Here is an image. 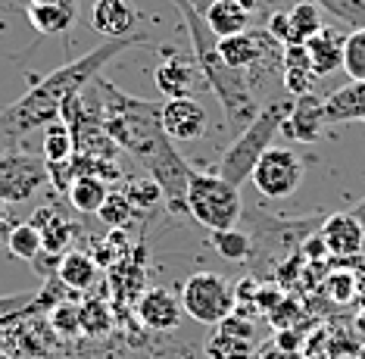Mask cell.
<instances>
[{"label":"cell","mask_w":365,"mask_h":359,"mask_svg":"<svg viewBox=\"0 0 365 359\" xmlns=\"http://www.w3.org/2000/svg\"><path fill=\"white\" fill-rule=\"evenodd\" d=\"M47 135H44V160L47 166L53 163H69L72 153H76V144H72V131L66 128L63 119H53L51 125H44Z\"/></svg>","instance_id":"4316f807"},{"label":"cell","mask_w":365,"mask_h":359,"mask_svg":"<svg viewBox=\"0 0 365 359\" xmlns=\"http://www.w3.org/2000/svg\"><path fill=\"white\" fill-rule=\"evenodd\" d=\"M147 35H128V38H110L103 44H97L94 50L81 54L78 60L60 66L51 75H44L41 81H35L19 100H13L6 110H0V141L16 144L22 135L35 128H44L53 119H60V103L66 94L72 91H85L91 81L101 75V69L113 56L125 54L128 47L144 44Z\"/></svg>","instance_id":"6da1fadb"},{"label":"cell","mask_w":365,"mask_h":359,"mask_svg":"<svg viewBox=\"0 0 365 359\" xmlns=\"http://www.w3.org/2000/svg\"><path fill=\"white\" fill-rule=\"evenodd\" d=\"M172 4L181 10V16H185L190 44H194V63L200 66L203 81L212 88V94L219 97L222 110H225V119H228L231 131H235V138H237L240 131L256 119V113H259V100H256L250 81H247V75L235 72L219 56V47H215L219 41H212L215 35L206 29L203 13L197 10L190 0H172Z\"/></svg>","instance_id":"3957f363"},{"label":"cell","mask_w":365,"mask_h":359,"mask_svg":"<svg viewBox=\"0 0 365 359\" xmlns=\"http://www.w3.org/2000/svg\"><path fill=\"white\" fill-rule=\"evenodd\" d=\"M178 297L185 315L200 325H222L235 313V285L215 272H194Z\"/></svg>","instance_id":"8992f818"},{"label":"cell","mask_w":365,"mask_h":359,"mask_svg":"<svg viewBox=\"0 0 365 359\" xmlns=\"http://www.w3.org/2000/svg\"><path fill=\"white\" fill-rule=\"evenodd\" d=\"M6 250L16 256V260H26V263H35L38 256H41V235H38V228L35 225H29V222H19L13 228V235L10 241H6Z\"/></svg>","instance_id":"f1b7e54d"},{"label":"cell","mask_w":365,"mask_h":359,"mask_svg":"<svg viewBox=\"0 0 365 359\" xmlns=\"http://www.w3.org/2000/svg\"><path fill=\"white\" fill-rule=\"evenodd\" d=\"M344 72L350 81H365V29H353L344 41Z\"/></svg>","instance_id":"1f68e13d"},{"label":"cell","mask_w":365,"mask_h":359,"mask_svg":"<svg viewBox=\"0 0 365 359\" xmlns=\"http://www.w3.org/2000/svg\"><path fill=\"white\" fill-rule=\"evenodd\" d=\"M290 106H294V100H275V97H272L265 106H259L256 119L247 125V128L231 141V147L222 153L219 172L215 175H222V178L231 181L235 188L244 185V181L253 175L259 156L272 147V141H275V135L281 131V122L287 119Z\"/></svg>","instance_id":"277c9868"},{"label":"cell","mask_w":365,"mask_h":359,"mask_svg":"<svg viewBox=\"0 0 365 359\" xmlns=\"http://www.w3.org/2000/svg\"><path fill=\"white\" fill-rule=\"evenodd\" d=\"M281 131L290 141H303V144L319 141L322 131H325V97H319V94L297 97L287 119L281 122Z\"/></svg>","instance_id":"8fae6325"},{"label":"cell","mask_w":365,"mask_h":359,"mask_svg":"<svg viewBox=\"0 0 365 359\" xmlns=\"http://www.w3.org/2000/svg\"><path fill=\"white\" fill-rule=\"evenodd\" d=\"M47 185V169L38 156L6 150L0 153V200L4 203H26V200Z\"/></svg>","instance_id":"ba28073f"},{"label":"cell","mask_w":365,"mask_h":359,"mask_svg":"<svg viewBox=\"0 0 365 359\" xmlns=\"http://www.w3.org/2000/svg\"><path fill=\"white\" fill-rule=\"evenodd\" d=\"M122 194H125V200L135 206V213H150L156 203H163V191L150 175H147V178H128L125 188H122Z\"/></svg>","instance_id":"83f0119b"},{"label":"cell","mask_w":365,"mask_h":359,"mask_svg":"<svg viewBox=\"0 0 365 359\" xmlns=\"http://www.w3.org/2000/svg\"><path fill=\"white\" fill-rule=\"evenodd\" d=\"M287 19H290V44H306V41L322 29V10L312 4V0L294 4L287 10Z\"/></svg>","instance_id":"cb8c5ba5"},{"label":"cell","mask_w":365,"mask_h":359,"mask_svg":"<svg viewBox=\"0 0 365 359\" xmlns=\"http://www.w3.org/2000/svg\"><path fill=\"white\" fill-rule=\"evenodd\" d=\"M97 275H101L97 260L91 253H85V250H69V253H63L60 266H56V278H60V285L76 290V294H85V290L94 288Z\"/></svg>","instance_id":"ffe728a7"},{"label":"cell","mask_w":365,"mask_h":359,"mask_svg":"<svg viewBox=\"0 0 365 359\" xmlns=\"http://www.w3.org/2000/svg\"><path fill=\"white\" fill-rule=\"evenodd\" d=\"M344 41H346L344 31L331 29V25H322V29L303 44L306 56H309V63H312L315 79H325V75L344 69Z\"/></svg>","instance_id":"2e32d148"},{"label":"cell","mask_w":365,"mask_h":359,"mask_svg":"<svg viewBox=\"0 0 365 359\" xmlns=\"http://www.w3.org/2000/svg\"><path fill=\"white\" fill-rule=\"evenodd\" d=\"M322 290H325V297L337 306H350L356 297H362V285H359V278H356L353 269L328 272L325 281H322Z\"/></svg>","instance_id":"d4e9b609"},{"label":"cell","mask_w":365,"mask_h":359,"mask_svg":"<svg viewBox=\"0 0 365 359\" xmlns=\"http://www.w3.org/2000/svg\"><path fill=\"white\" fill-rule=\"evenodd\" d=\"M106 194H110V185H106L103 178H97V175H76L69 191H66V200H69V206L76 213L97 216V210L103 206Z\"/></svg>","instance_id":"7402d4cb"},{"label":"cell","mask_w":365,"mask_h":359,"mask_svg":"<svg viewBox=\"0 0 365 359\" xmlns=\"http://www.w3.org/2000/svg\"><path fill=\"white\" fill-rule=\"evenodd\" d=\"M319 238L325 241L328 256L334 260H353L365 253V225L353 213H331L319 225Z\"/></svg>","instance_id":"9c48e42d"},{"label":"cell","mask_w":365,"mask_h":359,"mask_svg":"<svg viewBox=\"0 0 365 359\" xmlns=\"http://www.w3.org/2000/svg\"><path fill=\"white\" fill-rule=\"evenodd\" d=\"M29 225H35L38 235H41V253L56 256L63 260V253L72 250V241H76V225H72L66 216H60L53 206H41L35 210V216L29 219Z\"/></svg>","instance_id":"5bb4252c"},{"label":"cell","mask_w":365,"mask_h":359,"mask_svg":"<svg viewBox=\"0 0 365 359\" xmlns=\"http://www.w3.org/2000/svg\"><path fill=\"white\" fill-rule=\"evenodd\" d=\"M47 328L53 331L56 338H76L81 335V322H78V306L69 303V300H60L53 310H47Z\"/></svg>","instance_id":"4dcf8cb0"},{"label":"cell","mask_w":365,"mask_h":359,"mask_svg":"<svg viewBox=\"0 0 365 359\" xmlns=\"http://www.w3.org/2000/svg\"><path fill=\"white\" fill-rule=\"evenodd\" d=\"M303 253L309 256L312 263H322V260H325V256H328V247H325V241H322L319 235H312V238L303 244Z\"/></svg>","instance_id":"74e56055"},{"label":"cell","mask_w":365,"mask_h":359,"mask_svg":"<svg viewBox=\"0 0 365 359\" xmlns=\"http://www.w3.org/2000/svg\"><path fill=\"white\" fill-rule=\"evenodd\" d=\"M153 79H156V88H160V94L165 100H181V97L194 94V88L200 85L203 75L190 56L175 54V56H165V60L156 66Z\"/></svg>","instance_id":"4fadbf2b"},{"label":"cell","mask_w":365,"mask_h":359,"mask_svg":"<svg viewBox=\"0 0 365 359\" xmlns=\"http://www.w3.org/2000/svg\"><path fill=\"white\" fill-rule=\"evenodd\" d=\"M78 322H81V335L88 338H103L113 328V315L101 300H85L78 306Z\"/></svg>","instance_id":"f546056e"},{"label":"cell","mask_w":365,"mask_h":359,"mask_svg":"<svg viewBox=\"0 0 365 359\" xmlns=\"http://www.w3.org/2000/svg\"><path fill=\"white\" fill-rule=\"evenodd\" d=\"M26 16L41 35H66L78 22V0H29Z\"/></svg>","instance_id":"9a60e30c"},{"label":"cell","mask_w":365,"mask_h":359,"mask_svg":"<svg viewBox=\"0 0 365 359\" xmlns=\"http://www.w3.org/2000/svg\"><path fill=\"white\" fill-rule=\"evenodd\" d=\"M281 85H284L290 97L312 94L315 72H312V63H309V56H306L303 44H290V47H284V54H281Z\"/></svg>","instance_id":"d6986e66"},{"label":"cell","mask_w":365,"mask_h":359,"mask_svg":"<svg viewBox=\"0 0 365 359\" xmlns=\"http://www.w3.org/2000/svg\"><path fill=\"white\" fill-rule=\"evenodd\" d=\"M131 216H138V213H135V206L125 200L122 191H110L106 200H103V206L97 210V219L106 222L110 228H125V225L131 222Z\"/></svg>","instance_id":"836d02e7"},{"label":"cell","mask_w":365,"mask_h":359,"mask_svg":"<svg viewBox=\"0 0 365 359\" xmlns=\"http://www.w3.org/2000/svg\"><path fill=\"white\" fill-rule=\"evenodd\" d=\"M300 331H294V328H281L278 331V335H275V344H272V347H278L281 350V353H300Z\"/></svg>","instance_id":"d590c367"},{"label":"cell","mask_w":365,"mask_h":359,"mask_svg":"<svg viewBox=\"0 0 365 359\" xmlns=\"http://www.w3.org/2000/svg\"><path fill=\"white\" fill-rule=\"evenodd\" d=\"M344 122H365V81H350L325 97V125Z\"/></svg>","instance_id":"ac0fdd59"},{"label":"cell","mask_w":365,"mask_h":359,"mask_svg":"<svg viewBox=\"0 0 365 359\" xmlns=\"http://www.w3.org/2000/svg\"><path fill=\"white\" fill-rule=\"evenodd\" d=\"M203 22H206V29L215 35V41H222V38L247 31L250 13H247L237 0H212V4L203 10Z\"/></svg>","instance_id":"44dd1931"},{"label":"cell","mask_w":365,"mask_h":359,"mask_svg":"<svg viewBox=\"0 0 365 359\" xmlns=\"http://www.w3.org/2000/svg\"><path fill=\"white\" fill-rule=\"evenodd\" d=\"M187 216L194 222L206 225L210 231L237 228L244 216L240 188L212 172H190L187 181Z\"/></svg>","instance_id":"5b68a950"},{"label":"cell","mask_w":365,"mask_h":359,"mask_svg":"<svg viewBox=\"0 0 365 359\" xmlns=\"http://www.w3.org/2000/svg\"><path fill=\"white\" fill-rule=\"evenodd\" d=\"M16 225H19V222L13 219L10 203H4V200H0V244H6V241H10V235H13Z\"/></svg>","instance_id":"8d00e7d4"},{"label":"cell","mask_w":365,"mask_h":359,"mask_svg":"<svg viewBox=\"0 0 365 359\" xmlns=\"http://www.w3.org/2000/svg\"><path fill=\"white\" fill-rule=\"evenodd\" d=\"M0 359H13L10 353H6V350H0Z\"/></svg>","instance_id":"b9f144b4"},{"label":"cell","mask_w":365,"mask_h":359,"mask_svg":"<svg viewBox=\"0 0 365 359\" xmlns=\"http://www.w3.org/2000/svg\"><path fill=\"white\" fill-rule=\"evenodd\" d=\"M203 353H206V359H253L256 356V338L235 335V331L219 328L210 340H206Z\"/></svg>","instance_id":"603a6c76"},{"label":"cell","mask_w":365,"mask_h":359,"mask_svg":"<svg viewBox=\"0 0 365 359\" xmlns=\"http://www.w3.org/2000/svg\"><path fill=\"white\" fill-rule=\"evenodd\" d=\"M312 4L350 29H365V0H312Z\"/></svg>","instance_id":"d6a6232c"},{"label":"cell","mask_w":365,"mask_h":359,"mask_svg":"<svg viewBox=\"0 0 365 359\" xmlns=\"http://www.w3.org/2000/svg\"><path fill=\"white\" fill-rule=\"evenodd\" d=\"M303 175H306V163L294 153L290 147H269L259 156L253 169V185L262 197H290L297 188L303 185Z\"/></svg>","instance_id":"52a82bcc"},{"label":"cell","mask_w":365,"mask_h":359,"mask_svg":"<svg viewBox=\"0 0 365 359\" xmlns=\"http://www.w3.org/2000/svg\"><path fill=\"white\" fill-rule=\"evenodd\" d=\"M256 359H297V356H294V353H281L278 347H269V350H262V353L256 356Z\"/></svg>","instance_id":"f35d334b"},{"label":"cell","mask_w":365,"mask_h":359,"mask_svg":"<svg viewBox=\"0 0 365 359\" xmlns=\"http://www.w3.org/2000/svg\"><path fill=\"white\" fill-rule=\"evenodd\" d=\"M350 213H353V216H356V219H359V222L365 225V197L359 200V203H356V210H350Z\"/></svg>","instance_id":"ab89813d"},{"label":"cell","mask_w":365,"mask_h":359,"mask_svg":"<svg viewBox=\"0 0 365 359\" xmlns=\"http://www.w3.org/2000/svg\"><path fill=\"white\" fill-rule=\"evenodd\" d=\"M135 22H138V10L128 0H94L91 25L103 38H128Z\"/></svg>","instance_id":"e0dca14e"},{"label":"cell","mask_w":365,"mask_h":359,"mask_svg":"<svg viewBox=\"0 0 365 359\" xmlns=\"http://www.w3.org/2000/svg\"><path fill=\"white\" fill-rule=\"evenodd\" d=\"M356 359H365V344H362L359 350H356Z\"/></svg>","instance_id":"60d3db41"},{"label":"cell","mask_w":365,"mask_h":359,"mask_svg":"<svg viewBox=\"0 0 365 359\" xmlns=\"http://www.w3.org/2000/svg\"><path fill=\"white\" fill-rule=\"evenodd\" d=\"M31 300H35V290L0 297V325L19 322V319H26V315H31Z\"/></svg>","instance_id":"e575fe53"},{"label":"cell","mask_w":365,"mask_h":359,"mask_svg":"<svg viewBox=\"0 0 365 359\" xmlns=\"http://www.w3.org/2000/svg\"><path fill=\"white\" fill-rule=\"evenodd\" d=\"M88 88H91V94L97 97V103H101V119H103L106 135L115 141L119 150L135 156L147 172H150L169 150H175V141H169V135L163 131V106L160 103L131 97L115 85H110V81H103L101 75H97Z\"/></svg>","instance_id":"7a4b0ae2"},{"label":"cell","mask_w":365,"mask_h":359,"mask_svg":"<svg viewBox=\"0 0 365 359\" xmlns=\"http://www.w3.org/2000/svg\"><path fill=\"white\" fill-rule=\"evenodd\" d=\"M212 247L219 250V256H225L228 263H244L253 256V235L240 228H225L212 231Z\"/></svg>","instance_id":"484cf974"},{"label":"cell","mask_w":365,"mask_h":359,"mask_svg":"<svg viewBox=\"0 0 365 359\" xmlns=\"http://www.w3.org/2000/svg\"><path fill=\"white\" fill-rule=\"evenodd\" d=\"M181 297H175L169 288H144L138 297V319L150 331H172L181 325Z\"/></svg>","instance_id":"30bf717a"},{"label":"cell","mask_w":365,"mask_h":359,"mask_svg":"<svg viewBox=\"0 0 365 359\" xmlns=\"http://www.w3.org/2000/svg\"><path fill=\"white\" fill-rule=\"evenodd\" d=\"M163 131L169 141H200L206 131V110L194 97L165 100L163 103Z\"/></svg>","instance_id":"7c38bea8"}]
</instances>
